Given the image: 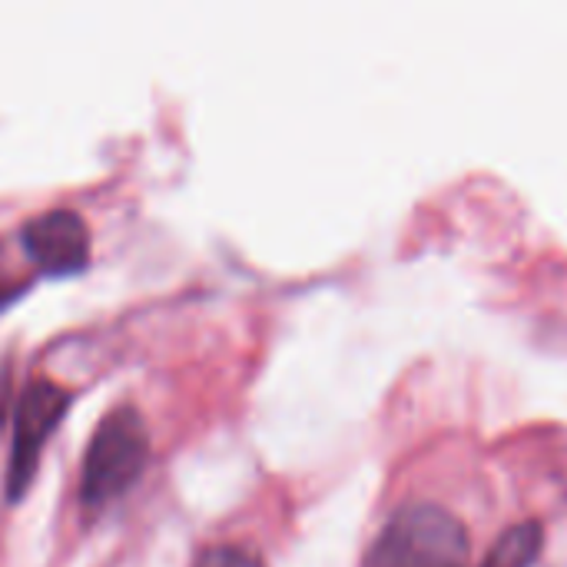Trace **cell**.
I'll list each match as a JSON object with an SVG mask.
<instances>
[{
	"label": "cell",
	"instance_id": "1",
	"mask_svg": "<svg viewBox=\"0 0 567 567\" xmlns=\"http://www.w3.org/2000/svg\"><path fill=\"white\" fill-rule=\"evenodd\" d=\"M468 551L472 542L455 512L432 502H412L385 518L362 567H465Z\"/></svg>",
	"mask_w": 567,
	"mask_h": 567
},
{
	"label": "cell",
	"instance_id": "5",
	"mask_svg": "<svg viewBox=\"0 0 567 567\" xmlns=\"http://www.w3.org/2000/svg\"><path fill=\"white\" fill-rule=\"evenodd\" d=\"M542 545H545L542 522H535V518L518 522L498 535V542L485 555L482 567H532L542 555Z\"/></svg>",
	"mask_w": 567,
	"mask_h": 567
},
{
	"label": "cell",
	"instance_id": "6",
	"mask_svg": "<svg viewBox=\"0 0 567 567\" xmlns=\"http://www.w3.org/2000/svg\"><path fill=\"white\" fill-rule=\"evenodd\" d=\"M196 567H262V561L246 551V548H236V545H216L209 551L199 555Z\"/></svg>",
	"mask_w": 567,
	"mask_h": 567
},
{
	"label": "cell",
	"instance_id": "3",
	"mask_svg": "<svg viewBox=\"0 0 567 567\" xmlns=\"http://www.w3.org/2000/svg\"><path fill=\"white\" fill-rule=\"evenodd\" d=\"M70 409V392L50 379H33L13 412V449H10V465H7V498L17 502L27 485L37 475L40 455L47 439L56 432L60 419Z\"/></svg>",
	"mask_w": 567,
	"mask_h": 567
},
{
	"label": "cell",
	"instance_id": "4",
	"mask_svg": "<svg viewBox=\"0 0 567 567\" xmlns=\"http://www.w3.org/2000/svg\"><path fill=\"white\" fill-rule=\"evenodd\" d=\"M20 243L27 256L53 276H73L90 262V229L73 209H47L23 223Z\"/></svg>",
	"mask_w": 567,
	"mask_h": 567
},
{
	"label": "cell",
	"instance_id": "2",
	"mask_svg": "<svg viewBox=\"0 0 567 567\" xmlns=\"http://www.w3.org/2000/svg\"><path fill=\"white\" fill-rule=\"evenodd\" d=\"M150 458V432L133 405H116L106 412L86 445L80 472V502L86 508H103L126 495L143 475Z\"/></svg>",
	"mask_w": 567,
	"mask_h": 567
}]
</instances>
